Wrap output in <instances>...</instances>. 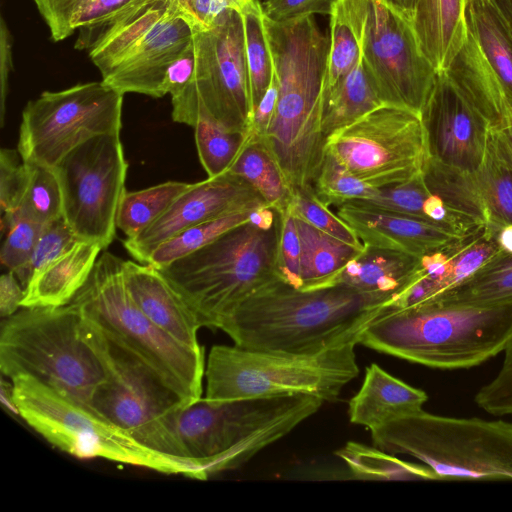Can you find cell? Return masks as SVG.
<instances>
[{"instance_id": "1", "label": "cell", "mask_w": 512, "mask_h": 512, "mask_svg": "<svg viewBox=\"0 0 512 512\" xmlns=\"http://www.w3.org/2000/svg\"><path fill=\"white\" fill-rule=\"evenodd\" d=\"M387 307L346 286L300 289L276 275L243 300L220 329L242 348L315 354L358 344Z\"/></svg>"}, {"instance_id": "2", "label": "cell", "mask_w": 512, "mask_h": 512, "mask_svg": "<svg viewBox=\"0 0 512 512\" xmlns=\"http://www.w3.org/2000/svg\"><path fill=\"white\" fill-rule=\"evenodd\" d=\"M262 20L279 92L273 120L260 138L293 190L313 186L326 143L322 114L329 36L314 16L276 22L262 15Z\"/></svg>"}, {"instance_id": "3", "label": "cell", "mask_w": 512, "mask_h": 512, "mask_svg": "<svg viewBox=\"0 0 512 512\" xmlns=\"http://www.w3.org/2000/svg\"><path fill=\"white\" fill-rule=\"evenodd\" d=\"M0 370L30 376L90 407L109 377L107 339L76 305L22 307L2 319Z\"/></svg>"}, {"instance_id": "4", "label": "cell", "mask_w": 512, "mask_h": 512, "mask_svg": "<svg viewBox=\"0 0 512 512\" xmlns=\"http://www.w3.org/2000/svg\"><path fill=\"white\" fill-rule=\"evenodd\" d=\"M512 335V304L469 306L424 301L387 307L358 344L437 369L477 366L503 352Z\"/></svg>"}, {"instance_id": "5", "label": "cell", "mask_w": 512, "mask_h": 512, "mask_svg": "<svg viewBox=\"0 0 512 512\" xmlns=\"http://www.w3.org/2000/svg\"><path fill=\"white\" fill-rule=\"evenodd\" d=\"M324 401L309 394L228 400L200 398L186 405L178 432L202 480L240 467L316 413Z\"/></svg>"}, {"instance_id": "6", "label": "cell", "mask_w": 512, "mask_h": 512, "mask_svg": "<svg viewBox=\"0 0 512 512\" xmlns=\"http://www.w3.org/2000/svg\"><path fill=\"white\" fill-rule=\"evenodd\" d=\"M370 431L376 448L418 459L438 480H512V422L421 409Z\"/></svg>"}, {"instance_id": "7", "label": "cell", "mask_w": 512, "mask_h": 512, "mask_svg": "<svg viewBox=\"0 0 512 512\" xmlns=\"http://www.w3.org/2000/svg\"><path fill=\"white\" fill-rule=\"evenodd\" d=\"M278 231L279 219L269 228L249 221L159 270L202 327L220 329L243 300L277 275Z\"/></svg>"}, {"instance_id": "8", "label": "cell", "mask_w": 512, "mask_h": 512, "mask_svg": "<svg viewBox=\"0 0 512 512\" xmlns=\"http://www.w3.org/2000/svg\"><path fill=\"white\" fill-rule=\"evenodd\" d=\"M71 303L109 339L149 364L189 403L202 397L204 347L181 344L145 316L127 287L123 259L102 252Z\"/></svg>"}, {"instance_id": "9", "label": "cell", "mask_w": 512, "mask_h": 512, "mask_svg": "<svg viewBox=\"0 0 512 512\" xmlns=\"http://www.w3.org/2000/svg\"><path fill=\"white\" fill-rule=\"evenodd\" d=\"M294 354L215 345L205 367L210 400L309 394L336 401L359 374L355 346Z\"/></svg>"}, {"instance_id": "10", "label": "cell", "mask_w": 512, "mask_h": 512, "mask_svg": "<svg viewBox=\"0 0 512 512\" xmlns=\"http://www.w3.org/2000/svg\"><path fill=\"white\" fill-rule=\"evenodd\" d=\"M105 337L110 373L90 407L142 446L179 465L186 477L202 480L178 432L180 413L190 403L135 353Z\"/></svg>"}, {"instance_id": "11", "label": "cell", "mask_w": 512, "mask_h": 512, "mask_svg": "<svg viewBox=\"0 0 512 512\" xmlns=\"http://www.w3.org/2000/svg\"><path fill=\"white\" fill-rule=\"evenodd\" d=\"M11 381L16 412L60 450L81 459L102 458L185 476L179 465L142 446L91 407L30 376Z\"/></svg>"}, {"instance_id": "12", "label": "cell", "mask_w": 512, "mask_h": 512, "mask_svg": "<svg viewBox=\"0 0 512 512\" xmlns=\"http://www.w3.org/2000/svg\"><path fill=\"white\" fill-rule=\"evenodd\" d=\"M193 81L171 97L174 122L211 119L231 131H251L252 103L242 14L229 10L212 27L193 30Z\"/></svg>"}, {"instance_id": "13", "label": "cell", "mask_w": 512, "mask_h": 512, "mask_svg": "<svg viewBox=\"0 0 512 512\" xmlns=\"http://www.w3.org/2000/svg\"><path fill=\"white\" fill-rule=\"evenodd\" d=\"M122 104L123 94L102 80L44 91L22 111L17 149L23 161L54 168L90 138L120 133Z\"/></svg>"}, {"instance_id": "14", "label": "cell", "mask_w": 512, "mask_h": 512, "mask_svg": "<svg viewBox=\"0 0 512 512\" xmlns=\"http://www.w3.org/2000/svg\"><path fill=\"white\" fill-rule=\"evenodd\" d=\"M325 149L376 188L414 178L428 160L421 114L387 104L329 134Z\"/></svg>"}, {"instance_id": "15", "label": "cell", "mask_w": 512, "mask_h": 512, "mask_svg": "<svg viewBox=\"0 0 512 512\" xmlns=\"http://www.w3.org/2000/svg\"><path fill=\"white\" fill-rule=\"evenodd\" d=\"M53 169L60 183L66 224L77 238L107 248L114 240L119 206L126 193L128 163L120 133L90 138Z\"/></svg>"}, {"instance_id": "16", "label": "cell", "mask_w": 512, "mask_h": 512, "mask_svg": "<svg viewBox=\"0 0 512 512\" xmlns=\"http://www.w3.org/2000/svg\"><path fill=\"white\" fill-rule=\"evenodd\" d=\"M361 59L384 104L421 114L438 71L423 53L412 22L385 0H371Z\"/></svg>"}, {"instance_id": "17", "label": "cell", "mask_w": 512, "mask_h": 512, "mask_svg": "<svg viewBox=\"0 0 512 512\" xmlns=\"http://www.w3.org/2000/svg\"><path fill=\"white\" fill-rule=\"evenodd\" d=\"M266 207L246 181L227 171L190 184L153 224L138 236L125 239L123 245L136 261L145 264L159 245L189 227Z\"/></svg>"}, {"instance_id": "18", "label": "cell", "mask_w": 512, "mask_h": 512, "mask_svg": "<svg viewBox=\"0 0 512 512\" xmlns=\"http://www.w3.org/2000/svg\"><path fill=\"white\" fill-rule=\"evenodd\" d=\"M428 157L466 172L484 160L490 125L444 71L421 112Z\"/></svg>"}, {"instance_id": "19", "label": "cell", "mask_w": 512, "mask_h": 512, "mask_svg": "<svg viewBox=\"0 0 512 512\" xmlns=\"http://www.w3.org/2000/svg\"><path fill=\"white\" fill-rule=\"evenodd\" d=\"M193 28L173 7L106 74L102 81L120 92L165 96L167 69L190 44Z\"/></svg>"}, {"instance_id": "20", "label": "cell", "mask_w": 512, "mask_h": 512, "mask_svg": "<svg viewBox=\"0 0 512 512\" xmlns=\"http://www.w3.org/2000/svg\"><path fill=\"white\" fill-rule=\"evenodd\" d=\"M336 214L364 245L400 251L419 258L459 238L424 219L354 202L338 205Z\"/></svg>"}, {"instance_id": "21", "label": "cell", "mask_w": 512, "mask_h": 512, "mask_svg": "<svg viewBox=\"0 0 512 512\" xmlns=\"http://www.w3.org/2000/svg\"><path fill=\"white\" fill-rule=\"evenodd\" d=\"M129 292L145 316L176 341L192 348L201 326L196 314L162 272L149 264L124 260Z\"/></svg>"}, {"instance_id": "22", "label": "cell", "mask_w": 512, "mask_h": 512, "mask_svg": "<svg viewBox=\"0 0 512 512\" xmlns=\"http://www.w3.org/2000/svg\"><path fill=\"white\" fill-rule=\"evenodd\" d=\"M420 258L408 253L364 245V249L322 286H346L392 306L413 283Z\"/></svg>"}, {"instance_id": "23", "label": "cell", "mask_w": 512, "mask_h": 512, "mask_svg": "<svg viewBox=\"0 0 512 512\" xmlns=\"http://www.w3.org/2000/svg\"><path fill=\"white\" fill-rule=\"evenodd\" d=\"M103 247L78 239L33 274L24 288L22 307H58L72 302L89 278Z\"/></svg>"}, {"instance_id": "24", "label": "cell", "mask_w": 512, "mask_h": 512, "mask_svg": "<svg viewBox=\"0 0 512 512\" xmlns=\"http://www.w3.org/2000/svg\"><path fill=\"white\" fill-rule=\"evenodd\" d=\"M493 129L512 125V103L468 29L465 44L443 70Z\"/></svg>"}, {"instance_id": "25", "label": "cell", "mask_w": 512, "mask_h": 512, "mask_svg": "<svg viewBox=\"0 0 512 512\" xmlns=\"http://www.w3.org/2000/svg\"><path fill=\"white\" fill-rule=\"evenodd\" d=\"M427 394L372 363L366 368L359 391L350 399L348 414L354 424L369 430L421 410Z\"/></svg>"}, {"instance_id": "26", "label": "cell", "mask_w": 512, "mask_h": 512, "mask_svg": "<svg viewBox=\"0 0 512 512\" xmlns=\"http://www.w3.org/2000/svg\"><path fill=\"white\" fill-rule=\"evenodd\" d=\"M468 0H416L412 25L435 69H447L468 36Z\"/></svg>"}, {"instance_id": "27", "label": "cell", "mask_w": 512, "mask_h": 512, "mask_svg": "<svg viewBox=\"0 0 512 512\" xmlns=\"http://www.w3.org/2000/svg\"><path fill=\"white\" fill-rule=\"evenodd\" d=\"M371 0H334L329 14V51L323 84V104L338 89L361 58Z\"/></svg>"}, {"instance_id": "28", "label": "cell", "mask_w": 512, "mask_h": 512, "mask_svg": "<svg viewBox=\"0 0 512 512\" xmlns=\"http://www.w3.org/2000/svg\"><path fill=\"white\" fill-rule=\"evenodd\" d=\"M172 8L170 0H141L106 24L89 48V57L106 74Z\"/></svg>"}, {"instance_id": "29", "label": "cell", "mask_w": 512, "mask_h": 512, "mask_svg": "<svg viewBox=\"0 0 512 512\" xmlns=\"http://www.w3.org/2000/svg\"><path fill=\"white\" fill-rule=\"evenodd\" d=\"M228 172L246 181L276 212L290 205L293 189L260 137L251 134Z\"/></svg>"}, {"instance_id": "30", "label": "cell", "mask_w": 512, "mask_h": 512, "mask_svg": "<svg viewBox=\"0 0 512 512\" xmlns=\"http://www.w3.org/2000/svg\"><path fill=\"white\" fill-rule=\"evenodd\" d=\"M427 301L469 306L512 304V254L498 250L474 274Z\"/></svg>"}, {"instance_id": "31", "label": "cell", "mask_w": 512, "mask_h": 512, "mask_svg": "<svg viewBox=\"0 0 512 512\" xmlns=\"http://www.w3.org/2000/svg\"><path fill=\"white\" fill-rule=\"evenodd\" d=\"M468 29L512 103V35L492 0H468Z\"/></svg>"}, {"instance_id": "32", "label": "cell", "mask_w": 512, "mask_h": 512, "mask_svg": "<svg viewBox=\"0 0 512 512\" xmlns=\"http://www.w3.org/2000/svg\"><path fill=\"white\" fill-rule=\"evenodd\" d=\"M295 219L301 244L300 289L319 288L364 249L355 248Z\"/></svg>"}, {"instance_id": "33", "label": "cell", "mask_w": 512, "mask_h": 512, "mask_svg": "<svg viewBox=\"0 0 512 512\" xmlns=\"http://www.w3.org/2000/svg\"><path fill=\"white\" fill-rule=\"evenodd\" d=\"M382 105L384 103L360 58L323 104V133L327 137Z\"/></svg>"}, {"instance_id": "34", "label": "cell", "mask_w": 512, "mask_h": 512, "mask_svg": "<svg viewBox=\"0 0 512 512\" xmlns=\"http://www.w3.org/2000/svg\"><path fill=\"white\" fill-rule=\"evenodd\" d=\"M423 176L430 192L439 196L451 210L479 224H487L473 172L462 171L428 157Z\"/></svg>"}, {"instance_id": "35", "label": "cell", "mask_w": 512, "mask_h": 512, "mask_svg": "<svg viewBox=\"0 0 512 512\" xmlns=\"http://www.w3.org/2000/svg\"><path fill=\"white\" fill-rule=\"evenodd\" d=\"M189 186V183L181 181H166L141 190L126 191L117 214V228L126 235V239L138 236Z\"/></svg>"}, {"instance_id": "36", "label": "cell", "mask_w": 512, "mask_h": 512, "mask_svg": "<svg viewBox=\"0 0 512 512\" xmlns=\"http://www.w3.org/2000/svg\"><path fill=\"white\" fill-rule=\"evenodd\" d=\"M355 477L372 480H438L426 465L413 464L381 449L348 442L338 451Z\"/></svg>"}, {"instance_id": "37", "label": "cell", "mask_w": 512, "mask_h": 512, "mask_svg": "<svg viewBox=\"0 0 512 512\" xmlns=\"http://www.w3.org/2000/svg\"><path fill=\"white\" fill-rule=\"evenodd\" d=\"M487 224H512V170L496 153L490 139L480 167L473 172Z\"/></svg>"}, {"instance_id": "38", "label": "cell", "mask_w": 512, "mask_h": 512, "mask_svg": "<svg viewBox=\"0 0 512 512\" xmlns=\"http://www.w3.org/2000/svg\"><path fill=\"white\" fill-rule=\"evenodd\" d=\"M252 212L235 213L189 227L159 245L150 254L145 264L160 269L188 256L225 232L249 222Z\"/></svg>"}, {"instance_id": "39", "label": "cell", "mask_w": 512, "mask_h": 512, "mask_svg": "<svg viewBox=\"0 0 512 512\" xmlns=\"http://www.w3.org/2000/svg\"><path fill=\"white\" fill-rule=\"evenodd\" d=\"M193 128L199 160L208 177L227 172L252 134L228 130L208 118H200Z\"/></svg>"}, {"instance_id": "40", "label": "cell", "mask_w": 512, "mask_h": 512, "mask_svg": "<svg viewBox=\"0 0 512 512\" xmlns=\"http://www.w3.org/2000/svg\"><path fill=\"white\" fill-rule=\"evenodd\" d=\"M28 163L29 179L19 208L21 215L47 225L63 217L62 193L55 170Z\"/></svg>"}, {"instance_id": "41", "label": "cell", "mask_w": 512, "mask_h": 512, "mask_svg": "<svg viewBox=\"0 0 512 512\" xmlns=\"http://www.w3.org/2000/svg\"><path fill=\"white\" fill-rule=\"evenodd\" d=\"M262 15L261 5L242 14L252 111L263 97L274 73Z\"/></svg>"}, {"instance_id": "42", "label": "cell", "mask_w": 512, "mask_h": 512, "mask_svg": "<svg viewBox=\"0 0 512 512\" xmlns=\"http://www.w3.org/2000/svg\"><path fill=\"white\" fill-rule=\"evenodd\" d=\"M313 187L319 199L327 206L370 199L378 191V188L356 177L326 149Z\"/></svg>"}, {"instance_id": "43", "label": "cell", "mask_w": 512, "mask_h": 512, "mask_svg": "<svg viewBox=\"0 0 512 512\" xmlns=\"http://www.w3.org/2000/svg\"><path fill=\"white\" fill-rule=\"evenodd\" d=\"M289 208L295 218L355 248H364L349 225L319 199L313 186L294 189Z\"/></svg>"}, {"instance_id": "44", "label": "cell", "mask_w": 512, "mask_h": 512, "mask_svg": "<svg viewBox=\"0 0 512 512\" xmlns=\"http://www.w3.org/2000/svg\"><path fill=\"white\" fill-rule=\"evenodd\" d=\"M44 227L17 211L1 215V231L5 234L0 249L2 265L18 274L29 262Z\"/></svg>"}, {"instance_id": "45", "label": "cell", "mask_w": 512, "mask_h": 512, "mask_svg": "<svg viewBox=\"0 0 512 512\" xmlns=\"http://www.w3.org/2000/svg\"><path fill=\"white\" fill-rule=\"evenodd\" d=\"M430 194L421 173L405 182L378 188L377 193L370 199L350 202L428 221L424 214V205Z\"/></svg>"}, {"instance_id": "46", "label": "cell", "mask_w": 512, "mask_h": 512, "mask_svg": "<svg viewBox=\"0 0 512 512\" xmlns=\"http://www.w3.org/2000/svg\"><path fill=\"white\" fill-rule=\"evenodd\" d=\"M78 239L63 218L45 225L29 262L16 274L21 285L25 288L34 273L64 253Z\"/></svg>"}, {"instance_id": "47", "label": "cell", "mask_w": 512, "mask_h": 512, "mask_svg": "<svg viewBox=\"0 0 512 512\" xmlns=\"http://www.w3.org/2000/svg\"><path fill=\"white\" fill-rule=\"evenodd\" d=\"M278 213L279 231L276 246L275 269L277 276L286 283L301 288V244L296 219L289 206Z\"/></svg>"}, {"instance_id": "48", "label": "cell", "mask_w": 512, "mask_h": 512, "mask_svg": "<svg viewBox=\"0 0 512 512\" xmlns=\"http://www.w3.org/2000/svg\"><path fill=\"white\" fill-rule=\"evenodd\" d=\"M141 0H89L74 19L75 31H80L77 49L90 48L101 29Z\"/></svg>"}, {"instance_id": "49", "label": "cell", "mask_w": 512, "mask_h": 512, "mask_svg": "<svg viewBox=\"0 0 512 512\" xmlns=\"http://www.w3.org/2000/svg\"><path fill=\"white\" fill-rule=\"evenodd\" d=\"M29 179L28 163L18 149L0 151V207L1 215L16 211L21 203Z\"/></svg>"}, {"instance_id": "50", "label": "cell", "mask_w": 512, "mask_h": 512, "mask_svg": "<svg viewBox=\"0 0 512 512\" xmlns=\"http://www.w3.org/2000/svg\"><path fill=\"white\" fill-rule=\"evenodd\" d=\"M55 42L74 32V19L89 0H32Z\"/></svg>"}, {"instance_id": "51", "label": "cell", "mask_w": 512, "mask_h": 512, "mask_svg": "<svg viewBox=\"0 0 512 512\" xmlns=\"http://www.w3.org/2000/svg\"><path fill=\"white\" fill-rule=\"evenodd\" d=\"M475 402L492 415H512V367H501L497 375L478 390Z\"/></svg>"}, {"instance_id": "52", "label": "cell", "mask_w": 512, "mask_h": 512, "mask_svg": "<svg viewBox=\"0 0 512 512\" xmlns=\"http://www.w3.org/2000/svg\"><path fill=\"white\" fill-rule=\"evenodd\" d=\"M334 0H267L261 3L262 13L276 22L297 18L329 15Z\"/></svg>"}, {"instance_id": "53", "label": "cell", "mask_w": 512, "mask_h": 512, "mask_svg": "<svg viewBox=\"0 0 512 512\" xmlns=\"http://www.w3.org/2000/svg\"><path fill=\"white\" fill-rule=\"evenodd\" d=\"M196 70V55L193 42L182 51L166 71L163 91L171 97L180 93L194 79Z\"/></svg>"}, {"instance_id": "54", "label": "cell", "mask_w": 512, "mask_h": 512, "mask_svg": "<svg viewBox=\"0 0 512 512\" xmlns=\"http://www.w3.org/2000/svg\"><path fill=\"white\" fill-rule=\"evenodd\" d=\"M278 92V81L274 69L270 84L252 114L250 129L253 135L263 137L266 134L276 111Z\"/></svg>"}, {"instance_id": "55", "label": "cell", "mask_w": 512, "mask_h": 512, "mask_svg": "<svg viewBox=\"0 0 512 512\" xmlns=\"http://www.w3.org/2000/svg\"><path fill=\"white\" fill-rule=\"evenodd\" d=\"M12 36L1 17L0 23V124L4 125L5 104L8 94V79L12 70Z\"/></svg>"}, {"instance_id": "56", "label": "cell", "mask_w": 512, "mask_h": 512, "mask_svg": "<svg viewBox=\"0 0 512 512\" xmlns=\"http://www.w3.org/2000/svg\"><path fill=\"white\" fill-rule=\"evenodd\" d=\"M24 298V287L13 271L8 270L0 277V316L2 319L15 314Z\"/></svg>"}, {"instance_id": "57", "label": "cell", "mask_w": 512, "mask_h": 512, "mask_svg": "<svg viewBox=\"0 0 512 512\" xmlns=\"http://www.w3.org/2000/svg\"><path fill=\"white\" fill-rule=\"evenodd\" d=\"M489 139L498 156L512 170V125L491 128Z\"/></svg>"}, {"instance_id": "58", "label": "cell", "mask_w": 512, "mask_h": 512, "mask_svg": "<svg viewBox=\"0 0 512 512\" xmlns=\"http://www.w3.org/2000/svg\"><path fill=\"white\" fill-rule=\"evenodd\" d=\"M499 250L512 254V224L501 227L497 234Z\"/></svg>"}, {"instance_id": "59", "label": "cell", "mask_w": 512, "mask_h": 512, "mask_svg": "<svg viewBox=\"0 0 512 512\" xmlns=\"http://www.w3.org/2000/svg\"><path fill=\"white\" fill-rule=\"evenodd\" d=\"M412 22L416 0H385Z\"/></svg>"}, {"instance_id": "60", "label": "cell", "mask_w": 512, "mask_h": 512, "mask_svg": "<svg viewBox=\"0 0 512 512\" xmlns=\"http://www.w3.org/2000/svg\"><path fill=\"white\" fill-rule=\"evenodd\" d=\"M512 35V0H492Z\"/></svg>"}, {"instance_id": "61", "label": "cell", "mask_w": 512, "mask_h": 512, "mask_svg": "<svg viewBox=\"0 0 512 512\" xmlns=\"http://www.w3.org/2000/svg\"><path fill=\"white\" fill-rule=\"evenodd\" d=\"M172 7L179 12L185 19L189 5L192 0H170Z\"/></svg>"}, {"instance_id": "62", "label": "cell", "mask_w": 512, "mask_h": 512, "mask_svg": "<svg viewBox=\"0 0 512 512\" xmlns=\"http://www.w3.org/2000/svg\"><path fill=\"white\" fill-rule=\"evenodd\" d=\"M504 361L501 367H512V335L504 349Z\"/></svg>"}, {"instance_id": "63", "label": "cell", "mask_w": 512, "mask_h": 512, "mask_svg": "<svg viewBox=\"0 0 512 512\" xmlns=\"http://www.w3.org/2000/svg\"><path fill=\"white\" fill-rule=\"evenodd\" d=\"M258 1H259L260 3H263V2H265V1H267V0H258Z\"/></svg>"}]
</instances>
